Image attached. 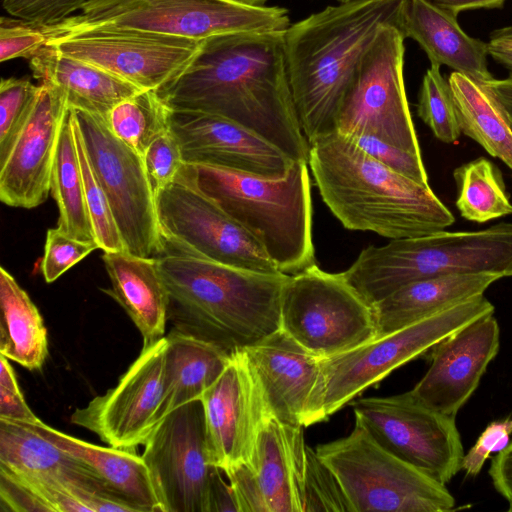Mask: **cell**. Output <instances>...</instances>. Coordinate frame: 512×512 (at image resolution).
<instances>
[{
	"label": "cell",
	"mask_w": 512,
	"mask_h": 512,
	"mask_svg": "<svg viewBox=\"0 0 512 512\" xmlns=\"http://www.w3.org/2000/svg\"><path fill=\"white\" fill-rule=\"evenodd\" d=\"M157 92L171 110L224 117L294 161H308L309 142L288 78L284 31L208 37L181 75Z\"/></svg>",
	"instance_id": "cell-1"
},
{
	"label": "cell",
	"mask_w": 512,
	"mask_h": 512,
	"mask_svg": "<svg viewBox=\"0 0 512 512\" xmlns=\"http://www.w3.org/2000/svg\"><path fill=\"white\" fill-rule=\"evenodd\" d=\"M407 0H354L328 6L284 31L292 97L308 142L336 131L356 69L380 29H401Z\"/></svg>",
	"instance_id": "cell-2"
},
{
	"label": "cell",
	"mask_w": 512,
	"mask_h": 512,
	"mask_svg": "<svg viewBox=\"0 0 512 512\" xmlns=\"http://www.w3.org/2000/svg\"><path fill=\"white\" fill-rule=\"evenodd\" d=\"M172 328L224 350L242 351L281 328L290 275L262 273L166 252L157 258Z\"/></svg>",
	"instance_id": "cell-3"
},
{
	"label": "cell",
	"mask_w": 512,
	"mask_h": 512,
	"mask_svg": "<svg viewBox=\"0 0 512 512\" xmlns=\"http://www.w3.org/2000/svg\"><path fill=\"white\" fill-rule=\"evenodd\" d=\"M307 163L322 200L348 230L411 238L455 221L429 185L389 169L338 131L309 142Z\"/></svg>",
	"instance_id": "cell-4"
},
{
	"label": "cell",
	"mask_w": 512,
	"mask_h": 512,
	"mask_svg": "<svg viewBox=\"0 0 512 512\" xmlns=\"http://www.w3.org/2000/svg\"><path fill=\"white\" fill-rule=\"evenodd\" d=\"M176 179L201 192L242 226L280 272L295 275L316 264L306 161H295L277 179L185 162Z\"/></svg>",
	"instance_id": "cell-5"
},
{
	"label": "cell",
	"mask_w": 512,
	"mask_h": 512,
	"mask_svg": "<svg viewBox=\"0 0 512 512\" xmlns=\"http://www.w3.org/2000/svg\"><path fill=\"white\" fill-rule=\"evenodd\" d=\"M479 273L512 277V223L479 231L442 230L391 239L383 246L369 245L341 272L371 306L414 281Z\"/></svg>",
	"instance_id": "cell-6"
},
{
	"label": "cell",
	"mask_w": 512,
	"mask_h": 512,
	"mask_svg": "<svg viewBox=\"0 0 512 512\" xmlns=\"http://www.w3.org/2000/svg\"><path fill=\"white\" fill-rule=\"evenodd\" d=\"M494 311L493 304L483 294L478 295L348 352L320 359V373L309 401L305 427L327 420L396 368Z\"/></svg>",
	"instance_id": "cell-7"
},
{
	"label": "cell",
	"mask_w": 512,
	"mask_h": 512,
	"mask_svg": "<svg viewBox=\"0 0 512 512\" xmlns=\"http://www.w3.org/2000/svg\"><path fill=\"white\" fill-rule=\"evenodd\" d=\"M78 14L42 30L49 35L111 27L195 40L241 32H283L287 9L230 0H88Z\"/></svg>",
	"instance_id": "cell-8"
},
{
	"label": "cell",
	"mask_w": 512,
	"mask_h": 512,
	"mask_svg": "<svg viewBox=\"0 0 512 512\" xmlns=\"http://www.w3.org/2000/svg\"><path fill=\"white\" fill-rule=\"evenodd\" d=\"M351 512H448L455 499L445 484L384 449L358 421L349 435L319 444Z\"/></svg>",
	"instance_id": "cell-9"
},
{
	"label": "cell",
	"mask_w": 512,
	"mask_h": 512,
	"mask_svg": "<svg viewBox=\"0 0 512 512\" xmlns=\"http://www.w3.org/2000/svg\"><path fill=\"white\" fill-rule=\"evenodd\" d=\"M281 329L320 359L377 338L372 306L341 273L317 264L289 276L281 298Z\"/></svg>",
	"instance_id": "cell-10"
},
{
	"label": "cell",
	"mask_w": 512,
	"mask_h": 512,
	"mask_svg": "<svg viewBox=\"0 0 512 512\" xmlns=\"http://www.w3.org/2000/svg\"><path fill=\"white\" fill-rule=\"evenodd\" d=\"M404 39L398 26L380 29L356 69L336 131L347 137H375L421 155L405 91Z\"/></svg>",
	"instance_id": "cell-11"
},
{
	"label": "cell",
	"mask_w": 512,
	"mask_h": 512,
	"mask_svg": "<svg viewBox=\"0 0 512 512\" xmlns=\"http://www.w3.org/2000/svg\"><path fill=\"white\" fill-rule=\"evenodd\" d=\"M72 111L127 252L145 258L163 255L165 243L143 157L112 133L105 117Z\"/></svg>",
	"instance_id": "cell-12"
},
{
	"label": "cell",
	"mask_w": 512,
	"mask_h": 512,
	"mask_svg": "<svg viewBox=\"0 0 512 512\" xmlns=\"http://www.w3.org/2000/svg\"><path fill=\"white\" fill-rule=\"evenodd\" d=\"M355 421L387 451L446 484L464 457L455 417L430 409L411 391L354 400Z\"/></svg>",
	"instance_id": "cell-13"
},
{
	"label": "cell",
	"mask_w": 512,
	"mask_h": 512,
	"mask_svg": "<svg viewBox=\"0 0 512 512\" xmlns=\"http://www.w3.org/2000/svg\"><path fill=\"white\" fill-rule=\"evenodd\" d=\"M46 45L92 64L141 90L172 83L198 53L202 40L146 31L93 27L49 35Z\"/></svg>",
	"instance_id": "cell-14"
},
{
	"label": "cell",
	"mask_w": 512,
	"mask_h": 512,
	"mask_svg": "<svg viewBox=\"0 0 512 512\" xmlns=\"http://www.w3.org/2000/svg\"><path fill=\"white\" fill-rule=\"evenodd\" d=\"M156 209L166 252L256 272H280L253 236L193 187L176 179L158 194Z\"/></svg>",
	"instance_id": "cell-15"
},
{
	"label": "cell",
	"mask_w": 512,
	"mask_h": 512,
	"mask_svg": "<svg viewBox=\"0 0 512 512\" xmlns=\"http://www.w3.org/2000/svg\"><path fill=\"white\" fill-rule=\"evenodd\" d=\"M144 459L162 512H209L211 478L200 399L161 419L144 443Z\"/></svg>",
	"instance_id": "cell-16"
},
{
	"label": "cell",
	"mask_w": 512,
	"mask_h": 512,
	"mask_svg": "<svg viewBox=\"0 0 512 512\" xmlns=\"http://www.w3.org/2000/svg\"><path fill=\"white\" fill-rule=\"evenodd\" d=\"M166 337L143 346L139 356L103 395L70 417L111 447L144 445L162 419Z\"/></svg>",
	"instance_id": "cell-17"
},
{
	"label": "cell",
	"mask_w": 512,
	"mask_h": 512,
	"mask_svg": "<svg viewBox=\"0 0 512 512\" xmlns=\"http://www.w3.org/2000/svg\"><path fill=\"white\" fill-rule=\"evenodd\" d=\"M200 400L211 465L223 473L241 464L251 466L259 431L269 416L243 350L231 355Z\"/></svg>",
	"instance_id": "cell-18"
},
{
	"label": "cell",
	"mask_w": 512,
	"mask_h": 512,
	"mask_svg": "<svg viewBox=\"0 0 512 512\" xmlns=\"http://www.w3.org/2000/svg\"><path fill=\"white\" fill-rule=\"evenodd\" d=\"M67 109L66 100L58 90L39 84L24 125L4 158L0 159V200L5 205L32 209L47 200Z\"/></svg>",
	"instance_id": "cell-19"
},
{
	"label": "cell",
	"mask_w": 512,
	"mask_h": 512,
	"mask_svg": "<svg viewBox=\"0 0 512 512\" xmlns=\"http://www.w3.org/2000/svg\"><path fill=\"white\" fill-rule=\"evenodd\" d=\"M499 343L494 313L472 321L427 351L430 367L411 393L430 409L456 418L497 355Z\"/></svg>",
	"instance_id": "cell-20"
},
{
	"label": "cell",
	"mask_w": 512,
	"mask_h": 512,
	"mask_svg": "<svg viewBox=\"0 0 512 512\" xmlns=\"http://www.w3.org/2000/svg\"><path fill=\"white\" fill-rule=\"evenodd\" d=\"M170 131L188 163L277 179L285 176L295 162L259 135L214 114L171 110Z\"/></svg>",
	"instance_id": "cell-21"
},
{
	"label": "cell",
	"mask_w": 512,
	"mask_h": 512,
	"mask_svg": "<svg viewBox=\"0 0 512 512\" xmlns=\"http://www.w3.org/2000/svg\"><path fill=\"white\" fill-rule=\"evenodd\" d=\"M269 417L305 427L308 405L318 381L320 358L281 328L245 348Z\"/></svg>",
	"instance_id": "cell-22"
},
{
	"label": "cell",
	"mask_w": 512,
	"mask_h": 512,
	"mask_svg": "<svg viewBox=\"0 0 512 512\" xmlns=\"http://www.w3.org/2000/svg\"><path fill=\"white\" fill-rule=\"evenodd\" d=\"M306 448L303 426L268 417L258 434L252 465L269 512H304Z\"/></svg>",
	"instance_id": "cell-23"
},
{
	"label": "cell",
	"mask_w": 512,
	"mask_h": 512,
	"mask_svg": "<svg viewBox=\"0 0 512 512\" xmlns=\"http://www.w3.org/2000/svg\"><path fill=\"white\" fill-rule=\"evenodd\" d=\"M401 31L420 45L431 64L448 66L481 83L493 79L487 43L467 35L457 17L427 0H407Z\"/></svg>",
	"instance_id": "cell-24"
},
{
	"label": "cell",
	"mask_w": 512,
	"mask_h": 512,
	"mask_svg": "<svg viewBox=\"0 0 512 512\" xmlns=\"http://www.w3.org/2000/svg\"><path fill=\"white\" fill-rule=\"evenodd\" d=\"M0 470L16 476L51 477L121 499L83 462L23 422L0 419Z\"/></svg>",
	"instance_id": "cell-25"
},
{
	"label": "cell",
	"mask_w": 512,
	"mask_h": 512,
	"mask_svg": "<svg viewBox=\"0 0 512 512\" xmlns=\"http://www.w3.org/2000/svg\"><path fill=\"white\" fill-rule=\"evenodd\" d=\"M111 288L104 292L125 310L143 338V346L165 335L169 295L158 269L157 258L128 252H104L102 256Z\"/></svg>",
	"instance_id": "cell-26"
},
{
	"label": "cell",
	"mask_w": 512,
	"mask_h": 512,
	"mask_svg": "<svg viewBox=\"0 0 512 512\" xmlns=\"http://www.w3.org/2000/svg\"><path fill=\"white\" fill-rule=\"evenodd\" d=\"M30 67L34 78L58 90L69 108L105 118L118 103L143 91L49 45L30 58Z\"/></svg>",
	"instance_id": "cell-27"
},
{
	"label": "cell",
	"mask_w": 512,
	"mask_h": 512,
	"mask_svg": "<svg viewBox=\"0 0 512 512\" xmlns=\"http://www.w3.org/2000/svg\"><path fill=\"white\" fill-rule=\"evenodd\" d=\"M37 433L88 466L118 497L139 512H162L149 469L136 449L102 447L56 430L41 420Z\"/></svg>",
	"instance_id": "cell-28"
},
{
	"label": "cell",
	"mask_w": 512,
	"mask_h": 512,
	"mask_svg": "<svg viewBox=\"0 0 512 512\" xmlns=\"http://www.w3.org/2000/svg\"><path fill=\"white\" fill-rule=\"evenodd\" d=\"M501 278L493 273L459 274L406 284L372 305L377 337L482 295L492 283Z\"/></svg>",
	"instance_id": "cell-29"
},
{
	"label": "cell",
	"mask_w": 512,
	"mask_h": 512,
	"mask_svg": "<svg viewBox=\"0 0 512 512\" xmlns=\"http://www.w3.org/2000/svg\"><path fill=\"white\" fill-rule=\"evenodd\" d=\"M165 337L162 418L178 407L200 399L224 371L232 355L173 328Z\"/></svg>",
	"instance_id": "cell-30"
},
{
	"label": "cell",
	"mask_w": 512,
	"mask_h": 512,
	"mask_svg": "<svg viewBox=\"0 0 512 512\" xmlns=\"http://www.w3.org/2000/svg\"><path fill=\"white\" fill-rule=\"evenodd\" d=\"M0 353L28 370L41 369L48 355L43 318L27 292L0 267Z\"/></svg>",
	"instance_id": "cell-31"
},
{
	"label": "cell",
	"mask_w": 512,
	"mask_h": 512,
	"mask_svg": "<svg viewBox=\"0 0 512 512\" xmlns=\"http://www.w3.org/2000/svg\"><path fill=\"white\" fill-rule=\"evenodd\" d=\"M461 133L512 169V127L507 115L484 83L458 72L448 78Z\"/></svg>",
	"instance_id": "cell-32"
},
{
	"label": "cell",
	"mask_w": 512,
	"mask_h": 512,
	"mask_svg": "<svg viewBox=\"0 0 512 512\" xmlns=\"http://www.w3.org/2000/svg\"><path fill=\"white\" fill-rule=\"evenodd\" d=\"M51 194L59 217L57 228L82 241H95L85 202L84 181L73 127L72 109L63 120L51 174Z\"/></svg>",
	"instance_id": "cell-33"
},
{
	"label": "cell",
	"mask_w": 512,
	"mask_h": 512,
	"mask_svg": "<svg viewBox=\"0 0 512 512\" xmlns=\"http://www.w3.org/2000/svg\"><path fill=\"white\" fill-rule=\"evenodd\" d=\"M456 207L466 220L485 223L512 214V203L500 169L484 157L458 166Z\"/></svg>",
	"instance_id": "cell-34"
},
{
	"label": "cell",
	"mask_w": 512,
	"mask_h": 512,
	"mask_svg": "<svg viewBox=\"0 0 512 512\" xmlns=\"http://www.w3.org/2000/svg\"><path fill=\"white\" fill-rule=\"evenodd\" d=\"M171 109L156 90H143L118 103L105 118L112 133L142 157L170 130Z\"/></svg>",
	"instance_id": "cell-35"
},
{
	"label": "cell",
	"mask_w": 512,
	"mask_h": 512,
	"mask_svg": "<svg viewBox=\"0 0 512 512\" xmlns=\"http://www.w3.org/2000/svg\"><path fill=\"white\" fill-rule=\"evenodd\" d=\"M417 114L438 140L448 144L458 140L461 130L455 102L449 81L440 72V65L431 64L423 77Z\"/></svg>",
	"instance_id": "cell-36"
},
{
	"label": "cell",
	"mask_w": 512,
	"mask_h": 512,
	"mask_svg": "<svg viewBox=\"0 0 512 512\" xmlns=\"http://www.w3.org/2000/svg\"><path fill=\"white\" fill-rule=\"evenodd\" d=\"M73 127L83 173L85 202L95 241L104 252H127L109 200L91 167L74 115Z\"/></svg>",
	"instance_id": "cell-37"
},
{
	"label": "cell",
	"mask_w": 512,
	"mask_h": 512,
	"mask_svg": "<svg viewBox=\"0 0 512 512\" xmlns=\"http://www.w3.org/2000/svg\"><path fill=\"white\" fill-rule=\"evenodd\" d=\"M351 512L337 477L307 445L304 484V512Z\"/></svg>",
	"instance_id": "cell-38"
},
{
	"label": "cell",
	"mask_w": 512,
	"mask_h": 512,
	"mask_svg": "<svg viewBox=\"0 0 512 512\" xmlns=\"http://www.w3.org/2000/svg\"><path fill=\"white\" fill-rule=\"evenodd\" d=\"M39 91L28 79L3 78L0 83V159L24 125Z\"/></svg>",
	"instance_id": "cell-39"
},
{
	"label": "cell",
	"mask_w": 512,
	"mask_h": 512,
	"mask_svg": "<svg viewBox=\"0 0 512 512\" xmlns=\"http://www.w3.org/2000/svg\"><path fill=\"white\" fill-rule=\"evenodd\" d=\"M95 249H99L96 242L76 239L57 227L49 229L41 262L45 281L54 282Z\"/></svg>",
	"instance_id": "cell-40"
},
{
	"label": "cell",
	"mask_w": 512,
	"mask_h": 512,
	"mask_svg": "<svg viewBox=\"0 0 512 512\" xmlns=\"http://www.w3.org/2000/svg\"><path fill=\"white\" fill-rule=\"evenodd\" d=\"M143 160L155 199L164 188L176 180L185 163L181 146L170 130L148 146Z\"/></svg>",
	"instance_id": "cell-41"
},
{
	"label": "cell",
	"mask_w": 512,
	"mask_h": 512,
	"mask_svg": "<svg viewBox=\"0 0 512 512\" xmlns=\"http://www.w3.org/2000/svg\"><path fill=\"white\" fill-rule=\"evenodd\" d=\"M347 137V136H346ZM362 150L389 169L422 185L428 184V176L421 155L403 150L371 136L348 137Z\"/></svg>",
	"instance_id": "cell-42"
},
{
	"label": "cell",
	"mask_w": 512,
	"mask_h": 512,
	"mask_svg": "<svg viewBox=\"0 0 512 512\" xmlns=\"http://www.w3.org/2000/svg\"><path fill=\"white\" fill-rule=\"evenodd\" d=\"M88 0H3L7 13L37 27L57 24L71 17Z\"/></svg>",
	"instance_id": "cell-43"
},
{
	"label": "cell",
	"mask_w": 512,
	"mask_h": 512,
	"mask_svg": "<svg viewBox=\"0 0 512 512\" xmlns=\"http://www.w3.org/2000/svg\"><path fill=\"white\" fill-rule=\"evenodd\" d=\"M48 41L41 27L22 21V24L1 19L0 26V61L15 58H31Z\"/></svg>",
	"instance_id": "cell-44"
},
{
	"label": "cell",
	"mask_w": 512,
	"mask_h": 512,
	"mask_svg": "<svg viewBox=\"0 0 512 512\" xmlns=\"http://www.w3.org/2000/svg\"><path fill=\"white\" fill-rule=\"evenodd\" d=\"M512 417L496 420L487 425L475 444L464 454L461 469L467 476H477L486 460L494 452H500L510 443Z\"/></svg>",
	"instance_id": "cell-45"
},
{
	"label": "cell",
	"mask_w": 512,
	"mask_h": 512,
	"mask_svg": "<svg viewBox=\"0 0 512 512\" xmlns=\"http://www.w3.org/2000/svg\"><path fill=\"white\" fill-rule=\"evenodd\" d=\"M233 490L238 512H269L256 472L247 464L225 473Z\"/></svg>",
	"instance_id": "cell-46"
},
{
	"label": "cell",
	"mask_w": 512,
	"mask_h": 512,
	"mask_svg": "<svg viewBox=\"0 0 512 512\" xmlns=\"http://www.w3.org/2000/svg\"><path fill=\"white\" fill-rule=\"evenodd\" d=\"M495 490L507 501L512 512V441L491 460L489 469Z\"/></svg>",
	"instance_id": "cell-47"
},
{
	"label": "cell",
	"mask_w": 512,
	"mask_h": 512,
	"mask_svg": "<svg viewBox=\"0 0 512 512\" xmlns=\"http://www.w3.org/2000/svg\"><path fill=\"white\" fill-rule=\"evenodd\" d=\"M0 419L23 423H36L40 419L27 405L19 391H12L0 386Z\"/></svg>",
	"instance_id": "cell-48"
},
{
	"label": "cell",
	"mask_w": 512,
	"mask_h": 512,
	"mask_svg": "<svg viewBox=\"0 0 512 512\" xmlns=\"http://www.w3.org/2000/svg\"><path fill=\"white\" fill-rule=\"evenodd\" d=\"M221 472L220 469L216 468L212 474L209 492V512H238L231 485L223 480Z\"/></svg>",
	"instance_id": "cell-49"
},
{
	"label": "cell",
	"mask_w": 512,
	"mask_h": 512,
	"mask_svg": "<svg viewBox=\"0 0 512 512\" xmlns=\"http://www.w3.org/2000/svg\"><path fill=\"white\" fill-rule=\"evenodd\" d=\"M487 46L489 55L512 72V26L495 30Z\"/></svg>",
	"instance_id": "cell-50"
},
{
	"label": "cell",
	"mask_w": 512,
	"mask_h": 512,
	"mask_svg": "<svg viewBox=\"0 0 512 512\" xmlns=\"http://www.w3.org/2000/svg\"><path fill=\"white\" fill-rule=\"evenodd\" d=\"M434 6L457 17L460 12L476 9L502 8L506 0H427Z\"/></svg>",
	"instance_id": "cell-51"
},
{
	"label": "cell",
	"mask_w": 512,
	"mask_h": 512,
	"mask_svg": "<svg viewBox=\"0 0 512 512\" xmlns=\"http://www.w3.org/2000/svg\"><path fill=\"white\" fill-rule=\"evenodd\" d=\"M504 109L512 127V75L504 79H491L484 83Z\"/></svg>",
	"instance_id": "cell-52"
},
{
	"label": "cell",
	"mask_w": 512,
	"mask_h": 512,
	"mask_svg": "<svg viewBox=\"0 0 512 512\" xmlns=\"http://www.w3.org/2000/svg\"><path fill=\"white\" fill-rule=\"evenodd\" d=\"M8 360L9 359H7L5 356L1 355L0 386L12 391H19L20 388L16 379V375Z\"/></svg>",
	"instance_id": "cell-53"
},
{
	"label": "cell",
	"mask_w": 512,
	"mask_h": 512,
	"mask_svg": "<svg viewBox=\"0 0 512 512\" xmlns=\"http://www.w3.org/2000/svg\"><path fill=\"white\" fill-rule=\"evenodd\" d=\"M248 6H265L267 0H230Z\"/></svg>",
	"instance_id": "cell-54"
},
{
	"label": "cell",
	"mask_w": 512,
	"mask_h": 512,
	"mask_svg": "<svg viewBox=\"0 0 512 512\" xmlns=\"http://www.w3.org/2000/svg\"><path fill=\"white\" fill-rule=\"evenodd\" d=\"M339 3H348L354 0H337Z\"/></svg>",
	"instance_id": "cell-55"
}]
</instances>
